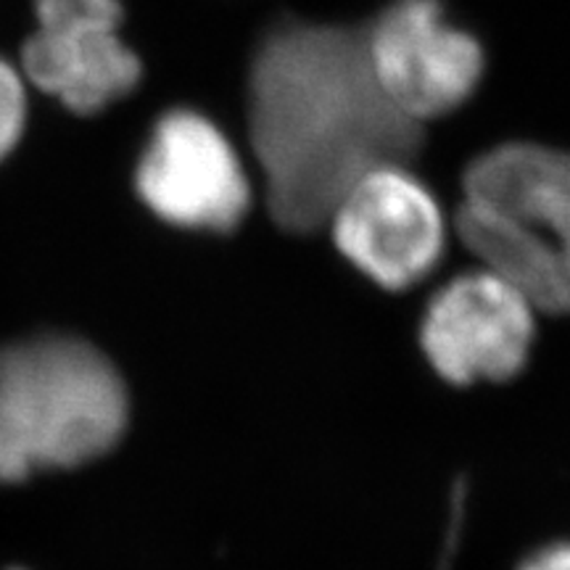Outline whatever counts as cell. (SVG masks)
<instances>
[{
	"instance_id": "obj_1",
	"label": "cell",
	"mask_w": 570,
	"mask_h": 570,
	"mask_svg": "<svg viewBox=\"0 0 570 570\" xmlns=\"http://www.w3.org/2000/svg\"><path fill=\"white\" fill-rule=\"evenodd\" d=\"M423 132L377 88L365 24L267 21L248 61L238 142L277 230L323 235L348 185L381 164L412 167Z\"/></svg>"
},
{
	"instance_id": "obj_2",
	"label": "cell",
	"mask_w": 570,
	"mask_h": 570,
	"mask_svg": "<svg viewBox=\"0 0 570 570\" xmlns=\"http://www.w3.org/2000/svg\"><path fill=\"white\" fill-rule=\"evenodd\" d=\"M127 417L122 375L88 341L40 336L0 346V483L104 458Z\"/></svg>"
},
{
	"instance_id": "obj_3",
	"label": "cell",
	"mask_w": 570,
	"mask_h": 570,
	"mask_svg": "<svg viewBox=\"0 0 570 570\" xmlns=\"http://www.w3.org/2000/svg\"><path fill=\"white\" fill-rule=\"evenodd\" d=\"M130 194L156 225L183 235H230L259 209L240 142L194 106H167L130 167Z\"/></svg>"
},
{
	"instance_id": "obj_4",
	"label": "cell",
	"mask_w": 570,
	"mask_h": 570,
	"mask_svg": "<svg viewBox=\"0 0 570 570\" xmlns=\"http://www.w3.org/2000/svg\"><path fill=\"white\" fill-rule=\"evenodd\" d=\"M325 238L352 273L381 294L423 288L452 252L449 209L407 164H381L348 185Z\"/></svg>"
},
{
	"instance_id": "obj_5",
	"label": "cell",
	"mask_w": 570,
	"mask_h": 570,
	"mask_svg": "<svg viewBox=\"0 0 570 570\" xmlns=\"http://www.w3.org/2000/svg\"><path fill=\"white\" fill-rule=\"evenodd\" d=\"M127 21L125 0H32V30L17 59L32 92L77 125L132 101L146 82V61Z\"/></svg>"
},
{
	"instance_id": "obj_6",
	"label": "cell",
	"mask_w": 570,
	"mask_h": 570,
	"mask_svg": "<svg viewBox=\"0 0 570 570\" xmlns=\"http://www.w3.org/2000/svg\"><path fill=\"white\" fill-rule=\"evenodd\" d=\"M367 61L383 98L428 127L460 111L487 75V51L441 0H391L365 24Z\"/></svg>"
},
{
	"instance_id": "obj_7",
	"label": "cell",
	"mask_w": 570,
	"mask_h": 570,
	"mask_svg": "<svg viewBox=\"0 0 570 570\" xmlns=\"http://www.w3.org/2000/svg\"><path fill=\"white\" fill-rule=\"evenodd\" d=\"M425 298L420 344L433 370L454 383H502L529 362L539 312L510 283L479 265L446 267Z\"/></svg>"
},
{
	"instance_id": "obj_8",
	"label": "cell",
	"mask_w": 570,
	"mask_h": 570,
	"mask_svg": "<svg viewBox=\"0 0 570 570\" xmlns=\"http://www.w3.org/2000/svg\"><path fill=\"white\" fill-rule=\"evenodd\" d=\"M458 198L491 206L531 227L570 269V151L566 148L533 140L499 142L468 164Z\"/></svg>"
},
{
	"instance_id": "obj_9",
	"label": "cell",
	"mask_w": 570,
	"mask_h": 570,
	"mask_svg": "<svg viewBox=\"0 0 570 570\" xmlns=\"http://www.w3.org/2000/svg\"><path fill=\"white\" fill-rule=\"evenodd\" d=\"M32 88L19 61L0 53V167L11 161L30 130Z\"/></svg>"
},
{
	"instance_id": "obj_10",
	"label": "cell",
	"mask_w": 570,
	"mask_h": 570,
	"mask_svg": "<svg viewBox=\"0 0 570 570\" xmlns=\"http://www.w3.org/2000/svg\"><path fill=\"white\" fill-rule=\"evenodd\" d=\"M520 570H570V544H558L539 552Z\"/></svg>"
},
{
	"instance_id": "obj_11",
	"label": "cell",
	"mask_w": 570,
	"mask_h": 570,
	"mask_svg": "<svg viewBox=\"0 0 570 570\" xmlns=\"http://www.w3.org/2000/svg\"><path fill=\"white\" fill-rule=\"evenodd\" d=\"M13 570H24V568H13Z\"/></svg>"
}]
</instances>
